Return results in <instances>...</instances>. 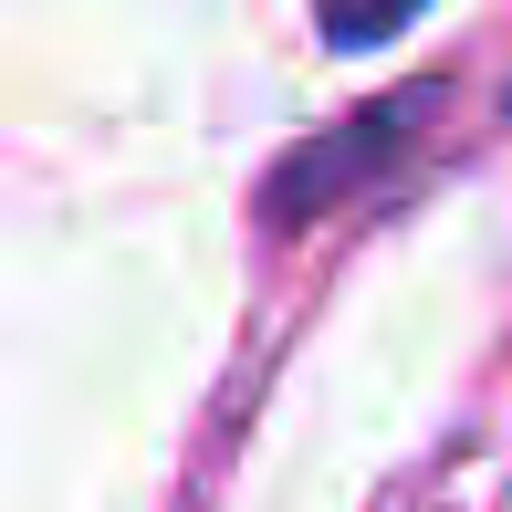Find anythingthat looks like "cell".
<instances>
[{
    "label": "cell",
    "mask_w": 512,
    "mask_h": 512,
    "mask_svg": "<svg viewBox=\"0 0 512 512\" xmlns=\"http://www.w3.org/2000/svg\"><path fill=\"white\" fill-rule=\"evenodd\" d=\"M418 11H429V0H324V42H345V53H377V42H398Z\"/></svg>",
    "instance_id": "1"
}]
</instances>
